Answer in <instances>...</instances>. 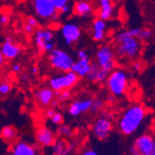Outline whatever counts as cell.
I'll return each mask as SVG.
<instances>
[{"label": "cell", "instance_id": "cell-1", "mask_svg": "<svg viewBox=\"0 0 155 155\" xmlns=\"http://www.w3.org/2000/svg\"><path fill=\"white\" fill-rule=\"evenodd\" d=\"M148 111L142 104H132L126 108L118 120V129L124 136H131L140 127Z\"/></svg>", "mask_w": 155, "mask_h": 155}, {"label": "cell", "instance_id": "cell-2", "mask_svg": "<svg viewBox=\"0 0 155 155\" xmlns=\"http://www.w3.org/2000/svg\"><path fill=\"white\" fill-rule=\"evenodd\" d=\"M115 54L123 60L136 61L142 51V41L130 35L126 30L117 34L115 37Z\"/></svg>", "mask_w": 155, "mask_h": 155}, {"label": "cell", "instance_id": "cell-3", "mask_svg": "<svg viewBox=\"0 0 155 155\" xmlns=\"http://www.w3.org/2000/svg\"><path fill=\"white\" fill-rule=\"evenodd\" d=\"M105 82L110 93L112 96L121 97L128 88L129 76L123 69H114L109 73Z\"/></svg>", "mask_w": 155, "mask_h": 155}, {"label": "cell", "instance_id": "cell-4", "mask_svg": "<svg viewBox=\"0 0 155 155\" xmlns=\"http://www.w3.org/2000/svg\"><path fill=\"white\" fill-rule=\"evenodd\" d=\"M48 61L54 69L63 73L71 71L74 62V60L71 55L60 48H53L48 52Z\"/></svg>", "mask_w": 155, "mask_h": 155}, {"label": "cell", "instance_id": "cell-5", "mask_svg": "<svg viewBox=\"0 0 155 155\" xmlns=\"http://www.w3.org/2000/svg\"><path fill=\"white\" fill-rule=\"evenodd\" d=\"M112 115L105 111L100 117H97L93 124L92 132L96 138L98 140H105L107 139L112 129H114V124H112Z\"/></svg>", "mask_w": 155, "mask_h": 155}, {"label": "cell", "instance_id": "cell-6", "mask_svg": "<svg viewBox=\"0 0 155 155\" xmlns=\"http://www.w3.org/2000/svg\"><path fill=\"white\" fill-rule=\"evenodd\" d=\"M116 54L115 50L110 46L104 45L97 50L96 53V63L97 65L110 73L116 65Z\"/></svg>", "mask_w": 155, "mask_h": 155}, {"label": "cell", "instance_id": "cell-7", "mask_svg": "<svg viewBox=\"0 0 155 155\" xmlns=\"http://www.w3.org/2000/svg\"><path fill=\"white\" fill-rule=\"evenodd\" d=\"M79 80L76 74L72 71L66 72L63 74L54 76L48 81L49 87L55 92H60L65 89H70L74 87Z\"/></svg>", "mask_w": 155, "mask_h": 155}, {"label": "cell", "instance_id": "cell-8", "mask_svg": "<svg viewBox=\"0 0 155 155\" xmlns=\"http://www.w3.org/2000/svg\"><path fill=\"white\" fill-rule=\"evenodd\" d=\"M154 140L155 137L149 133L138 136L130 147L131 155H149L153 149Z\"/></svg>", "mask_w": 155, "mask_h": 155}, {"label": "cell", "instance_id": "cell-9", "mask_svg": "<svg viewBox=\"0 0 155 155\" xmlns=\"http://www.w3.org/2000/svg\"><path fill=\"white\" fill-rule=\"evenodd\" d=\"M54 35L51 30L38 29L35 33V43L41 52H49L54 48Z\"/></svg>", "mask_w": 155, "mask_h": 155}, {"label": "cell", "instance_id": "cell-10", "mask_svg": "<svg viewBox=\"0 0 155 155\" xmlns=\"http://www.w3.org/2000/svg\"><path fill=\"white\" fill-rule=\"evenodd\" d=\"M33 6L35 14L41 19L49 20L57 17L58 10L53 6L51 0H33Z\"/></svg>", "mask_w": 155, "mask_h": 155}, {"label": "cell", "instance_id": "cell-11", "mask_svg": "<svg viewBox=\"0 0 155 155\" xmlns=\"http://www.w3.org/2000/svg\"><path fill=\"white\" fill-rule=\"evenodd\" d=\"M35 139L37 145L42 148L51 147L56 140L55 133L46 125H42L36 129L35 133Z\"/></svg>", "mask_w": 155, "mask_h": 155}, {"label": "cell", "instance_id": "cell-12", "mask_svg": "<svg viewBox=\"0 0 155 155\" xmlns=\"http://www.w3.org/2000/svg\"><path fill=\"white\" fill-rule=\"evenodd\" d=\"M61 35L65 44L71 46L80 39L82 35V32L80 27L74 23H67L61 27Z\"/></svg>", "mask_w": 155, "mask_h": 155}, {"label": "cell", "instance_id": "cell-13", "mask_svg": "<svg viewBox=\"0 0 155 155\" xmlns=\"http://www.w3.org/2000/svg\"><path fill=\"white\" fill-rule=\"evenodd\" d=\"M56 98V92L50 87H42L35 92V101L42 108L51 106Z\"/></svg>", "mask_w": 155, "mask_h": 155}, {"label": "cell", "instance_id": "cell-14", "mask_svg": "<svg viewBox=\"0 0 155 155\" xmlns=\"http://www.w3.org/2000/svg\"><path fill=\"white\" fill-rule=\"evenodd\" d=\"M92 98H83V100L74 101L70 103L68 107V112L71 116L76 117L81 114H84L90 110L92 105Z\"/></svg>", "mask_w": 155, "mask_h": 155}, {"label": "cell", "instance_id": "cell-15", "mask_svg": "<svg viewBox=\"0 0 155 155\" xmlns=\"http://www.w3.org/2000/svg\"><path fill=\"white\" fill-rule=\"evenodd\" d=\"M0 49H1V52L4 56V58L7 60L16 59L21 52V47L14 43L12 40V37H10V36L5 37Z\"/></svg>", "mask_w": 155, "mask_h": 155}, {"label": "cell", "instance_id": "cell-16", "mask_svg": "<svg viewBox=\"0 0 155 155\" xmlns=\"http://www.w3.org/2000/svg\"><path fill=\"white\" fill-rule=\"evenodd\" d=\"M9 155H37L36 148L23 140L14 143Z\"/></svg>", "mask_w": 155, "mask_h": 155}, {"label": "cell", "instance_id": "cell-17", "mask_svg": "<svg viewBox=\"0 0 155 155\" xmlns=\"http://www.w3.org/2000/svg\"><path fill=\"white\" fill-rule=\"evenodd\" d=\"M92 62L90 61L89 57H87L84 59L78 60L77 61H74L71 71L77 74L78 77H86L87 74L91 71Z\"/></svg>", "mask_w": 155, "mask_h": 155}, {"label": "cell", "instance_id": "cell-18", "mask_svg": "<svg viewBox=\"0 0 155 155\" xmlns=\"http://www.w3.org/2000/svg\"><path fill=\"white\" fill-rule=\"evenodd\" d=\"M109 73L100 68L96 62H92L91 71L87 74L86 78L91 83H104L108 77Z\"/></svg>", "mask_w": 155, "mask_h": 155}, {"label": "cell", "instance_id": "cell-19", "mask_svg": "<svg viewBox=\"0 0 155 155\" xmlns=\"http://www.w3.org/2000/svg\"><path fill=\"white\" fill-rule=\"evenodd\" d=\"M98 2V18L109 21L114 16V4L111 0H97Z\"/></svg>", "mask_w": 155, "mask_h": 155}, {"label": "cell", "instance_id": "cell-20", "mask_svg": "<svg viewBox=\"0 0 155 155\" xmlns=\"http://www.w3.org/2000/svg\"><path fill=\"white\" fill-rule=\"evenodd\" d=\"M93 11V8L91 3L86 0H80L77 1L73 8V12L74 15L78 17H83V18H87L89 15H91V13Z\"/></svg>", "mask_w": 155, "mask_h": 155}, {"label": "cell", "instance_id": "cell-21", "mask_svg": "<svg viewBox=\"0 0 155 155\" xmlns=\"http://www.w3.org/2000/svg\"><path fill=\"white\" fill-rule=\"evenodd\" d=\"M106 30V21L97 18L93 22V34L92 38L96 42H101L105 37Z\"/></svg>", "mask_w": 155, "mask_h": 155}, {"label": "cell", "instance_id": "cell-22", "mask_svg": "<svg viewBox=\"0 0 155 155\" xmlns=\"http://www.w3.org/2000/svg\"><path fill=\"white\" fill-rule=\"evenodd\" d=\"M19 137L18 130L12 125H5L0 130V137L6 143H14L17 141Z\"/></svg>", "mask_w": 155, "mask_h": 155}, {"label": "cell", "instance_id": "cell-23", "mask_svg": "<svg viewBox=\"0 0 155 155\" xmlns=\"http://www.w3.org/2000/svg\"><path fill=\"white\" fill-rule=\"evenodd\" d=\"M52 147V154L53 155H66L68 153H72L69 150L68 142L65 138L56 139Z\"/></svg>", "mask_w": 155, "mask_h": 155}, {"label": "cell", "instance_id": "cell-24", "mask_svg": "<svg viewBox=\"0 0 155 155\" xmlns=\"http://www.w3.org/2000/svg\"><path fill=\"white\" fill-rule=\"evenodd\" d=\"M57 133L62 138H70V137H72L74 135V130L71 126L61 124L59 125V127L57 129Z\"/></svg>", "mask_w": 155, "mask_h": 155}, {"label": "cell", "instance_id": "cell-25", "mask_svg": "<svg viewBox=\"0 0 155 155\" xmlns=\"http://www.w3.org/2000/svg\"><path fill=\"white\" fill-rule=\"evenodd\" d=\"M72 97V93L70 89H65L60 92H56V98L59 101V102H65L69 101Z\"/></svg>", "mask_w": 155, "mask_h": 155}, {"label": "cell", "instance_id": "cell-26", "mask_svg": "<svg viewBox=\"0 0 155 155\" xmlns=\"http://www.w3.org/2000/svg\"><path fill=\"white\" fill-rule=\"evenodd\" d=\"M104 107V101L101 100V98H95V100L92 101V105L90 108V110L94 114L96 112H98L100 110H101Z\"/></svg>", "mask_w": 155, "mask_h": 155}, {"label": "cell", "instance_id": "cell-27", "mask_svg": "<svg viewBox=\"0 0 155 155\" xmlns=\"http://www.w3.org/2000/svg\"><path fill=\"white\" fill-rule=\"evenodd\" d=\"M12 89L11 84L8 81L0 83V95L1 96H7L10 93Z\"/></svg>", "mask_w": 155, "mask_h": 155}, {"label": "cell", "instance_id": "cell-28", "mask_svg": "<svg viewBox=\"0 0 155 155\" xmlns=\"http://www.w3.org/2000/svg\"><path fill=\"white\" fill-rule=\"evenodd\" d=\"M152 37V31L150 29H148V28H141L140 30L138 38L141 41H147L150 40Z\"/></svg>", "mask_w": 155, "mask_h": 155}, {"label": "cell", "instance_id": "cell-29", "mask_svg": "<svg viewBox=\"0 0 155 155\" xmlns=\"http://www.w3.org/2000/svg\"><path fill=\"white\" fill-rule=\"evenodd\" d=\"M49 120L51 121L52 124H56V125H60V124H63L64 118H63V115L61 114V112H59V111L56 110V112H55V114L49 118Z\"/></svg>", "mask_w": 155, "mask_h": 155}, {"label": "cell", "instance_id": "cell-30", "mask_svg": "<svg viewBox=\"0 0 155 155\" xmlns=\"http://www.w3.org/2000/svg\"><path fill=\"white\" fill-rule=\"evenodd\" d=\"M51 2H52L53 6L55 7V8L58 11H60L64 6L68 5L69 0H51Z\"/></svg>", "mask_w": 155, "mask_h": 155}, {"label": "cell", "instance_id": "cell-31", "mask_svg": "<svg viewBox=\"0 0 155 155\" xmlns=\"http://www.w3.org/2000/svg\"><path fill=\"white\" fill-rule=\"evenodd\" d=\"M25 22H27L28 24L32 25V26L35 28V30H36V29H38V28H39V23H38V21H37V20H36L35 17H33V16L28 17V18L26 19Z\"/></svg>", "mask_w": 155, "mask_h": 155}, {"label": "cell", "instance_id": "cell-32", "mask_svg": "<svg viewBox=\"0 0 155 155\" xmlns=\"http://www.w3.org/2000/svg\"><path fill=\"white\" fill-rule=\"evenodd\" d=\"M35 31V28H34L32 25L28 24L27 22L24 23V25H23V32H24L26 35H30L34 34Z\"/></svg>", "mask_w": 155, "mask_h": 155}, {"label": "cell", "instance_id": "cell-33", "mask_svg": "<svg viewBox=\"0 0 155 155\" xmlns=\"http://www.w3.org/2000/svg\"><path fill=\"white\" fill-rule=\"evenodd\" d=\"M9 16L7 14H1L0 15V25H7L9 22Z\"/></svg>", "mask_w": 155, "mask_h": 155}, {"label": "cell", "instance_id": "cell-34", "mask_svg": "<svg viewBox=\"0 0 155 155\" xmlns=\"http://www.w3.org/2000/svg\"><path fill=\"white\" fill-rule=\"evenodd\" d=\"M12 72L15 74H20L22 71V66L20 63H14L12 65Z\"/></svg>", "mask_w": 155, "mask_h": 155}, {"label": "cell", "instance_id": "cell-35", "mask_svg": "<svg viewBox=\"0 0 155 155\" xmlns=\"http://www.w3.org/2000/svg\"><path fill=\"white\" fill-rule=\"evenodd\" d=\"M133 69L135 70L136 72H139L140 70L142 69V63L138 61H134V63H133Z\"/></svg>", "mask_w": 155, "mask_h": 155}, {"label": "cell", "instance_id": "cell-36", "mask_svg": "<svg viewBox=\"0 0 155 155\" xmlns=\"http://www.w3.org/2000/svg\"><path fill=\"white\" fill-rule=\"evenodd\" d=\"M88 57V55L87 53L86 50H84V49H81L77 52V58L78 60H81V59H84V58H87Z\"/></svg>", "mask_w": 155, "mask_h": 155}, {"label": "cell", "instance_id": "cell-37", "mask_svg": "<svg viewBox=\"0 0 155 155\" xmlns=\"http://www.w3.org/2000/svg\"><path fill=\"white\" fill-rule=\"evenodd\" d=\"M56 112V110L54 109V108H49V109H48L47 110H46V112H45V115H46V117L47 118H50Z\"/></svg>", "mask_w": 155, "mask_h": 155}, {"label": "cell", "instance_id": "cell-38", "mask_svg": "<svg viewBox=\"0 0 155 155\" xmlns=\"http://www.w3.org/2000/svg\"><path fill=\"white\" fill-rule=\"evenodd\" d=\"M81 155H98V154L93 150H84Z\"/></svg>", "mask_w": 155, "mask_h": 155}, {"label": "cell", "instance_id": "cell-39", "mask_svg": "<svg viewBox=\"0 0 155 155\" xmlns=\"http://www.w3.org/2000/svg\"><path fill=\"white\" fill-rule=\"evenodd\" d=\"M69 10H70V7H69V5H66V6H64L60 11H61V13H63V14H66V13L69 12Z\"/></svg>", "mask_w": 155, "mask_h": 155}, {"label": "cell", "instance_id": "cell-40", "mask_svg": "<svg viewBox=\"0 0 155 155\" xmlns=\"http://www.w3.org/2000/svg\"><path fill=\"white\" fill-rule=\"evenodd\" d=\"M4 61H5V58H4V56L1 52V49H0V68H1L4 64Z\"/></svg>", "mask_w": 155, "mask_h": 155}, {"label": "cell", "instance_id": "cell-41", "mask_svg": "<svg viewBox=\"0 0 155 155\" xmlns=\"http://www.w3.org/2000/svg\"><path fill=\"white\" fill-rule=\"evenodd\" d=\"M32 74H34V75H36V74H38V73H39V69H38V67H36V66H34L33 68H32Z\"/></svg>", "mask_w": 155, "mask_h": 155}, {"label": "cell", "instance_id": "cell-42", "mask_svg": "<svg viewBox=\"0 0 155 155\" xmlns=\"http://www.w3.org/2000/svg\"><path fill=\"white\" fill-rule=\"evenodd\" d=\"M107 101H109V102H110V103H112L114 101H115V97L114 96H112L111 94L108 97V98H107Z\"/></svg>", "mask_w": 155, "mask_h": 155}, {"label": "cell", "instance_id": "cell-43", "mask_svg": "<svg viewBox=\"0 0 155 155\" xmlns=\"http://www.w3.org/2000/svg\"><path fill=\"white\" fill-rule=\"evenodd\" d=\"M149 155H155V140H154V146H153V149L152 150L150 151V153Z\"/></svg>", "mask_w": 155, "mask_h": 155}, {"label": "cell", "instance_id": "cell-44", "mask_svg": "<svg viewBox=\"0 0 155 155\" xmlns=\"http://www.w3.org/2000/svg\"><path fill=\"white\" fill-rule=\"evenodd\" d=\"M28 79V76H27V74H22V76H21V80H24V81H26Z\"/></svg>", "mask_w": 155, "mask_h": 155}, {"label": "cell", "instance_id": "cell-45", "mask_svg": "<svg viewBox=\"0 0 155 155\" xmlns=\"http://www.w3.org/2000/svg\"><path fill=\"white\" fill-rule=\"evenodd\" d=\"M66 155H73L72 153H68V154H66Z\"/></svg>", "mask_w": 155, "mask_h": 155}, {"label": "cell", "instance_id": "cell-46", "mask_svg": "<svg viewBox=\"0 0 155 155\" xmlns=\"http://www.w3.org/2000/svg\"><path fill=\"white\" fill-rule=\"evenodd\" d=\"M0 130H1V127H0Z\"/></svg>", "mask_w": 155, "mask_h": 155}]
</instances>
